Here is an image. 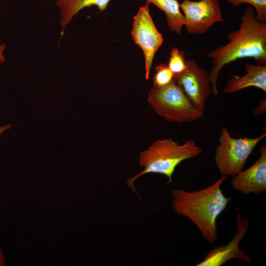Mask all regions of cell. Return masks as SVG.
<instances>
[{
  "instance_id": "6da1fadb",
  "label": "cell",
  "mask_w": 266,
  "mask_h": 266,
  "mask_svg": "<svg viewBox=\"0 0 266 266\" xmlns=\"http://www.w3.org/2000/svg\"><path fill=\"white\" fill-rule=\"evenodd\" d=\"M229 42L209 51L212 68L208 73L212 93L218 95L217 80L226 65L238 59L252 58L256 64L266 65V23L259 21L253 8L244 9L237 30L229 33Z\"/></svg>"
},
{
  "instance_id": "7a4b0ae2",
  "label": "cell",
  "mask_w": 266,
  "mask_h": 266,
  "mask_svg": "<svg viewBox=\"0 0 266 266\" xmlns=\"http://www.w3.org/2000/svg\"><path fill=\"white\" fill-rule=\"evenodd\" d=\"M227 177L222 175L215 183L200 190L188 192L174 189L171 192L173 197L172 209L190 219L204 239L210 243H214L217 238V218L231 201L221 188Z\"/></svg>"
},
{
  "instance_id": "3957f363",
  "label": "cell",
  "mask_w": 266,
  "mask_h": 266,
  "mask_svg": "<svg viewBox=\"0 0 266 266\" xmlns=\"http://www.w3.org/2000/svg\"><path fill=\"white\" fill-rule=\"evenodd\" d=\"M202 151L193 139L188 140L183 144L170 138L158 139L140 152L139 165L144 168L135 176L128 178L127 185L136 192L134 181L142 175L150 173L164 175L168 178V183H171L176 166L186 160L197 157Z\"/></svg>"
},
{
  "instance_id": "277c9868",
  "label": "cell",
  "mask_w": 266,
  "mask_h": 266,
  "mask_svg": "<svg viewBox=\"0 0 266 266\" xmlns=\"http://www.w3.org/2000/svg\"><path fill=\"white\" fill-rule=\"evenodd\" d=\"M148 102L155 112L170 122H190L203 116L174 79L169 84L153 87L148 92Z\"/></svg>"
},
{
  "instance_id": "5b68a950",
  "label": "cell",
  "mask_w": 266,
  "mask_h": 266,
  "mask_svg": "<svg viewBox=\"0 0 266 266\" xmlns=\"http://www.w3.org/2000/svg\"><path fill=\"white\" fill-rule=\"evenodd\" d=\"M266 133L255 137H233L227 128L221 129L219 144L215 155L216 166L222 175L233 177L241 171Z\"/></svg>"
},
{
  "instance_id": "8992f818",
  "label": "cell",
  "mask_w": 266,
  "mask_h": 266,
  "mask_svg": "<svg viewBox=\"0 0 266 266\" xmlns=\"http://www.w3.org/2000/svg\"><path fill=\"white\" fill-rule=\"evenodd\" d=\"M149 4L141 6L133 17L132 35L135 44L143 51L145 58V77L149 78L155 55L164 38L157 29L150 13Z\"/></svg>"
},
{
  "instance_id": "52a82bcc",
  "label": "cell",
  "mask_w": 266,
  "mask_h": 266,
  "mask_svg": "<svg viewBox=\"0 0 266 266\" xmlns=\"http://www.w3.org/2000/svg\"><path fill=\"white\" fill-rule=\"evenodd\" d=\"M180 9L190 34L206 33L216 23L225 22L218 0H183Z\"/></svg>"
},
{
  "instance_id": "ba28073f",
  "label": "cell",
  "mask_w": 266,
  "mask_h": 266,
  "mask_svg": "<svg viewBox=\"0 0 266 266\" xmlns=\"http://www.w3.org/2000/svg\"><path fill=\"white\" fill-rule=\"evenodd\" d=\"M187 65L185 71L174 80L193 103L204 111L212 93L208 72L193 59L187 60Z\"/></svg>"
},
{
  "instance_id": "9c48e42d",
  "label": "cell",
  "mask_w": 266,
  "mask_h": 266,
  "mask_svg": "<svg viewBox=\"0 0 266 266\" xmlns=\"http://www.w3.org/2000/svg\"><path fill=\"white\" fill-rule=\"evenodd\" d=\"M249 222L247 218L242 219L240 213L236 217L237 231L232 239L226 245L216 246L206 255L196 266H221L228 261L236 259L251 263L250 257L239 247V243L247 232Z\"/></svg>"
},
{
  "instance_id": "30bf717a",
  "label": "cell",
  "mask_w": 266,
  "mask_h": 266,
  "mask_svg": "<svg viewBox=\"0 0 266 266\" xmlns=\"http://www.w3.org/2000/svg\"><path fill=\"white\" fill-rule=\"evenodd\" d=\"M259 152L258 159L233 176L230 182L233 189L243 195L260 194L266 191V146L262 145Z\"/></svg>"
},
{
  "instance_id": "8fae6325",
  "label": "cell",
  "mask_w": 266,
  "mask_h": 266,
  "mask_svg": "<svg viewBox=\"0 0 266 266\" xmlns=\"http://www.w3.org/2000/svg\"><path fill=\"white\" fill-rule=\"evenodd\" d=\"M246 74L229 79L223 93L233 94L248 87H255L266 92V65L246 64Z\"/></svg>"
},
{
  "instance_id": "7c38bea8",
  "label": "cell",
  "mask_w": 266,
  "mask_h": 266,
  "mask_svg": "<svg viewBox=\"0 0 266 266\" xmlns=\"http://www.w3.org/2000/svg\"><path fill=\"white\" fill-rule=\"evenodd\" d=\"M110 0H57L56 5L61 13V26L63 31L72 18L85 7L96 6L101 11L107 8Z\"/></svg>"
},
{
  "instance_id": "4fadbf2b",
  "label": "cell",
  "mask_w": 266,
  "mask_h": 266,
  "mask_svg": "<svg viewBox=\"0 0 266 266\" xmlns=\"http://www.w3.org/2000/svg\"><path fill=\"white\" fill-rule=\"evenodd\" d=\"M146 2L153 4L166 15L170 30L178 34L181 33L185 25V18L180 9L178 0H145Z\"/></svg>"
},
{
  "instance_id": "5bb4252c",
  "label": "cell",
  "mask_w": 266,
  "mask_h": 266,
  "mask_svg": "<svg viewBox=\"0 0 266 266\" xmlns=\"http://www.w3.org/2000/svg\"><path fill=\"white\" fill-rule=\"evenodd\" d=\"M167 65L172 72L174 78L182 74L187 67V60L184 51L179 50L177 47L172 48Z\"/></svg>"
},
{
  "instance_id": "9a60e30c",
  "label": "cell",
  "mask_w": 266,
  "mask_h": 266,
  "mask_svg": "<svg viewBox=\"0 0 266 266\" xmlns=\"http://www.w3.org/2000/svg\"><path fill=\"white\" fill-rule=\"evenodd\" d=\"M155 73L153 78V87H160L166 85L174 79L172 72L166 64H161L155 68Z\"/></svg>"
},
{
  "instance_id": "2e32d148",
  "label": "cell",
  "mask_w": 266,
  "mask_h": 266,
  "mask_svg": "<svg viewBox=\"0 0 266 266\" xmlns=\"http://www.w3.org/2000/svg\"><path fill=\"white\" fill-rule=\"evenodd\" d=\"M233 6H238L243 3L253 6L257 19L263 23H266V0H226Z\"/></svg>"
},
{
  "instance_id": "e0dca14e",
  "label": "cell",
  "mask_w": 266,
  "mask_h": 266,
  "mask_svg": "<svg viewBox=\"0 0 266 266\" xmlns=\"http://www.w3.org/2000/svg\"><path fill=\"white\" fill-rule=\"evenodd\" d=\"M266 110V100H261L258 106L254 109L253 113L255 115H261L264 114Z\"/></svg>"
},
{
  "instance_id": "ac0fdd59",
  "label": "cell",
  "mask_w": 266,
  "mask_h": 266,
  "mask_svg": "<svg viewBox=\"0 0 266 266\" xmlns=\"http://www.w3.org/2000/svg\"><path fill=\"white\" fill-rule=\"evenodd\" d=\"M5 48L6 45L3 43L0 42V63H3L5 59L3 53Z\"/></svg>"
},
{
  "instance_id": "d6986e66",
  "label": "cell",
  "mask_w": 266,
  "mask_h": 266,
  "mask_svg": "<svg viewBox=\"0 0 266 266\" xmlns=\"http://www.w3.org/2000/svg\"><path fill=\"white\" fill-rule=\"evenodd\" d=\"M6 265L5 259L2 250V249L0 246V266H4Z\"/></svg>"
},
{
  "instance_id": "ffe728a7",
  "label": "cell",
  "mask_w": 266,
  "mask_h": 266,
  "mask_svg": "<svg viewBox=\"0 0 266 266\" xmlns=\"http://www.w3.org/2000/svg\"><path fill=\"white\" fill-rule=\"evenodd\" d=\"M12 124H8L4 126H0V136L5 131L10 129Z\"/></svg>"
}]
</instances>
